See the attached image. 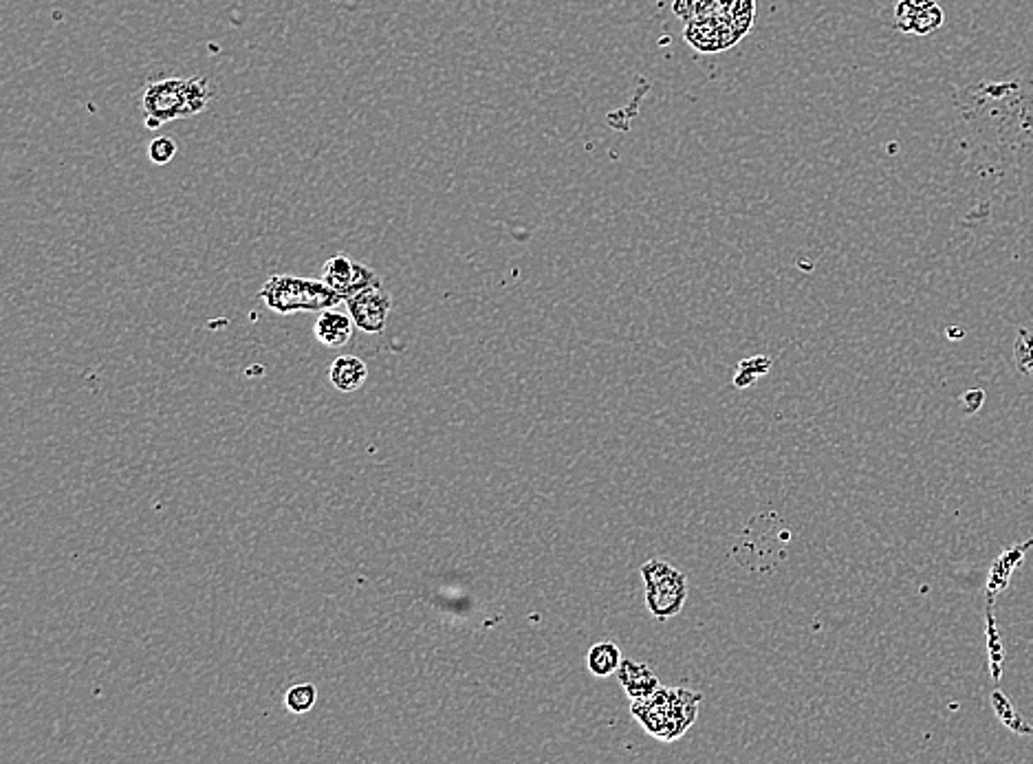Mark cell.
<instances>
[{
	"mask_svg": "<svg viewBox=\"0 0 1033 764\" xmlns=\"http://www.w3.org/2000/svg\"><path fill=\"white\" fill-rule=\"evenodd\" d=\"M214 100V86L208 78H166L148 82L141 95L144 124L161 128L163 124L201 115Z\"/></svg>",
	"mask_w": 1033,
	"mask_h": 764,
	"instance_id": "1",
	"label": "cell"
},
{
	"mask_svg": "<svg viewBox=\"0 0 1033 764\" xmlns=\"http://www.w3.org/2000/svg\"><path fill=\"white\" fill-rule=\"evenodd\" d=\"M701 701L703 696L699 692L683 690V687H659L655 694L635 698L630 714L652 738L674 742L697 723Z\"/></svg>",
	"mask_w": 1033,
	"mask_h": 764,
	"instance_id": "2",
	"label": "cell"
},
{
	"mask_svg": "<svg viewBox=\"0 0 1033 764\" xmlns=\"http://www.w3.org/2000/svg\"><path fill=\"white\" fill-rule=\"evenodd\" d=\"M258 298L267 304V309L278 315H291L298 311H324L337 307L340 302H346L340 293L333 291L324 280L296 278L285 274L271 276L263 285V289H260Z\"/></svg>",
	"mask_w": 1033,
	"mask_h": 764,
	"instance_id": "3",
	"label": "cell"
},
{
	"mask_svg": "<svg viewBox=\"0 0 1033 764\" xmlns=\"http://www.w3.org/2000/svg\"><path fill=\"white\" fill-rule=\"evenodd\" d=\"M791 540L789 527L776 514H760L743 531L734 549V558L749 569L771 571L787 558Z\"/></svg>",
	"mask_w": 1033,
	"mask_h": 764,
	"instance_id": "4",
	"label": "cell"
},
{
	"mask_svg": "<svg viewBox=\"0 0 1033 764\" xmlns=\"http://www.w3.org/2000/svg\"><path fill=\"white\" fill-rule=\"evenodd\" d=\"M646 584V606L657 621L677 617L688 599V577L672 564L650 560L639 569Z\"/></svg>",
	"mask_w": 1033,
	"mask_h": 764,
	"instance_id": "5",
	"label": "cell"
},
{
	"mask_svg": "<svg viewBox=\"0 0 1033 764\" xmlns=\"http://www.w3.org/2000/svg\"><path fill=\"white\" fill-rule=\"evenodd\" d=\"M322 280L333 291L340 293L344 300L353 298L355 293H360L362 289L379 282L371 267L357 263V260L349 258L346 254H335L326 260L322 267Z\"/></svg>",
	"mask_w": 1033,
	"mask_h": 764,
	"instance_id": "6",
	"label": "cell"
},
{
	"mask_svg": "<svg viewBox=\"0 0 1033 764\" xmlns=\"http://www.w3.org/2000/svg\"><path fill=\"white\" fill-rule=\"evenodd\" d=\"M346 307H349L357 329H362L364 333H382L386 329L390 309H393V300H390L382 285L375 282V285L362 289L353 298L346 300Z\"/></svg>",
	"mask_w": 1033,
	"mask_h": 764,
	"instance_id": "7",
	"label": "cell"
},
{
	"mask_svg": "<svg viewBox=\"0 0 1033 764\" xmlns=\"http://www.w3.org/2000/svg\"><path fill=\"white\" fill-rule=\"evenodd\" d=\"M943 23L945 16L937 0H926V3L919 7H910L899 0V5L895 9V25L899 31H904V34L928 36L941 29Z\"/></svg>",
	"mask_w": 1033,
	"mask_h": 764,
	"instance_id": "8",
	"label": "cell"
},
{
	"mask_svg": "<svg viewBox=\"0 0 1033 764\" xmlns=\"http://www.w3.org/2000/svg\"><path fill=\"white\" fill-rule=\"evenodd\" d=\"M1031 547H1033V540H1027L1022 544H1014V547H1009L998 555L987 575V588H985L987 602H994V597L1005 591L1011 582V575H1014L1018 566L1025 562V555Z\"/></svg>",
	"mask_w": 1033,
	"mask_h": 764,
	"instance_id": "9",
	"label": "cell"
},
{
	"mask_svg": "<svg viewBox=\"0 0 1033 764\" xmlns=\"http://www.w3.org/2000/svg\"><path fill=\"white\" fill-rule=\"evenodd\" d=\"M619 685L624 687V692L630 696V701L635 698H646L659 690V679L657 672L650 668L648 663H639L633 659H624L617 670Z\"/></svg>",
	"mask_w": 1033,
	"mask_h": 764,
	"instance_id": "10",
	"label": "cell"
},
{
	"mask_svg": "<svg viewBox=\"0 0 1033 764\" xmlns=\"http://www.w3.org/2000/svg\"><path fill=\"white\" fill-rule=\"evenodd\" d=\"M353 318L333 309H324L318 315V322L313 326L315 340L326 348H342L351 342L353 337Z\"/></svg>",
	"mask_w": 1033,
	"mask_h": 764,
	"instance_id": "11",
	"label": "cell"
},
{
	"mask_svg": "<svg viewBox=\"0 0 1033 764\" xmlns=\"http://www.w3.org/2000/svg\"><path fill=\"white\" fill-rule=\"evenodd\" d=\"M331 384L340 392H357L368 379V368L360 357L342 355L329 368Z\"/></svg>",
	"mask_w": 1033,
	"mask_h": 764,
	"instance_id": "12",
	"label": "cell"
},
{
	"mask_svg": "<svg viewBox=\"0 0 1033 764\" xmlns=\"http://www.w3.org/2000/svg\"><path fill=\"white\" fill-rule=\"evenodd\" d=\"M622 661V650H619V646L613 641H597L589 650V654H586V668H589V672L597 676V679H606V676L617 674Z\"/></svg>",
	"mask_w": 1033,
	"mask_h": 764,
	"instance_id": "13",
	"label": "cell"
},
{
	"mask_svg": "<svg viewBox=\"0 0 1033 764\" xmlns=\"http://www.w3.org/2000/svg\"><path fill=\"white\" fill-rule=\"evenodd\" d=\"M985 621H987L985 637H987V652H989V670H992V681L1000 683V679H1003L1005 648H1003V639H1000L998 624L994 619V602H987Z\"/></svg>",
	"mask_w": 1033,
	"mask_h": 764,
	"instance_id": "14",
	"label": "cell"
},
{
	"mask_svg": "<svg viewBox=\"0 0 1033 764\" xmlns=\"http://www.w3.org/2000/svg\"><path fill=\"white\" fill-rule=\"evenodd\" d=\"M989 701H992V707H994L998 720L1007 729H1011L1018 736H1033V725H1029L1027 720L1016 712V707L1009 703V698L1003 692L1000 690L992 692V698H989Z\"/></svg>",
	"mask_w": 1033,
	"mask_h": 764,
	"instance_id": "15",
	"label": "cell"
},
{
	"mask_svg": "<svg viewBox=\"0 0 1033 764\" xmlns=\"http://www.w3.org/2000/svg\"><path fill=\"white\" fill-rule=\"evenodd\" d=\"M771 366H774V362H771V357H749V359H743L741 364H738L736 368V377H734V386L738 390H745L749 386H754L756 381L760 377H767Z\"/></svg>",
	"mask_w": 1033,
	"mask_h": 764,
	"instance_id": "16",
	"label": "cell"
},
{
	"mask_svg": "<svg viewBox=\"0 0 1033 764\" xmlns=\"http://www.w3.org/2000/svg\"><path fill=\"white\" fill-rule=\"evenodd\" d=\"M315 701H318V690H315V685H311V683L293 685L285 698L289 712H293V714H307L309 709L315 705Z\"/></svg>",
	"mask_w": 1033,
	"mask_h": 764,
	"instance_id": "17",
	"label": "cell"
},
{
	"mask_svg": "<svg viewBox=\"0 0 1033 764\" xmlns=\"http://www.w3.org/2000/svg\"><path fill=\"white\" fill-rule=\"evenodd\" d=\"M1016 366L1022 375L1033 377V329H1020L1014 344Z\"/></svg>",
	"mask_w": 1033,
	"mask_h": 764,
	"instance_id": "18",
	"label": "cell"
},
{
	"mask_svg": "<svg viewBox=\"0 0 1033 764\" xmlns=\"http://www.w3.org/2000/svg\"><path fill=\"white\" fill-rule=\"evenodd\" d=\"M177 157V144L175 139L170 137H155L150 141L148 146V159L155 163V166H166V163H170L172 159Z\"/></svg>",
	"mask_w": 1033,
	"mask_h": 764,
	"instance_id": "19",
	"label": "cell"
},
{
	"mask_svg": "<svg viewBox=\"0 0 1033 764\" xmlns=\"http://www.w3.org/2000/svg\"><path fill=\"white\" fill-rule=\"evenodd\" d=\"M710 3H714V0H677V3H674V12L685 20H694L710 14Z\"/></svg>",
	"mask_w": 1033,
	"mask_h": 764,
	"instance_id": "20",
	"label": "cell"
},
{
	"mask_svg": "<svg viewBox=\"0 0 1033 764\" xmlns=\"http://www.w3.org/2000/svg\"><path fill=\"white\" fill-rule=\"evenodd\" d=\"M983 401H985V392H983V390H970V392H967V395L963 397L965 408H967V412H970V414H974L978 408H981V406H983Z\"/></svg>",
	"mask_w": 1033,
	"mask_h": 764,
	"instance_id": "21",
	"label": "cell"
},
{
	"mask_svg": "<svg viewBox=\"0 0 1033 764\" xmlns=\"http://www.w3.org/2000/svg\"><path fill=\"white\" fill-rule=\"evenodd\" d=\"M901 3H906V5H910V7H919V5L926 3V0H901Z\"/></svg>",
	"mask_w": 1033,
	"mask_h": 764,
	"instance_id": "22",
	"label": "cell"
}]
</instances>
